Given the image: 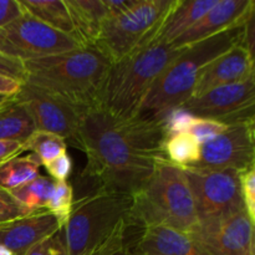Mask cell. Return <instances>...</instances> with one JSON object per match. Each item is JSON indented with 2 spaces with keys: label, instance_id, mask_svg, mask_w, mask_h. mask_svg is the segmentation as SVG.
I'll list each match as a JSON object with an SVG mask.
<instances>
[{
  "label": "cell",
  "instance_id": "6da1fadb",
  "mask_svg": "<svg viewBox=\"0 0 255 255\" xmlns=\"http://www.w3.org/2000/svg\"><path fill=\"white\" fill-rule=\"evenodd\" d=\"M163 128L158 120L119 119L102 107L81 114L80 142L87 163L82 177L107 191L133 196L148 182L164 158Z\"/></svg>",
  "mask_w": 255,
  "mask_h": 255
},
{
  "label": "cell",
  "instance_id": "7a4b0ae2",
  "mask_svg": "<svg viewBox=\"0 0 255 255\" xmlns=\"http://www.w3.org/2000/svg\"><path fill=\"white\" fill-rule=\"evenodd\" d=\"M24 84L85 111L99 106L102 87L111 62L95 46L25 61Z\"/></svg>",
  "mask_w": 255,
  "mask_h": 255
},
{
  "label": "cell",
  "instance_id": "3957f363",
  "mask_svg": "<svg viewBox=\"0 0 255 255\" xmlns=\"http://www.w3.org/2000/svg\"><path fill=\"white\" fill-rule=\"evenodd\" d=\"M243 22L208 39L182 47L181 52L157 77L142 104L138 116L158 120L167 111L181 107L188 101L193 96L204 69L217 57L241 44Z\"/></svg>",
  "mask_w": 255,
  "mask_h": 255
},
{
  "label": "cell",
  "instance_id": "277c9868",
  "mask_svg": "<svg viewBox=\"0 0 255 255\" xmlns=\"http://www.w3.org/2000/svg\"><path fill=\"white\" fill-rule=\"evenodd\" d=\"M127 223L128 228L166 226L193 231L199 221L183 168L167 159L159 161L148 182L132 196Z\"/></svg>",
  "mask_w": 255,
  "mask_h": 255
},
{
  "label": "cell",
  "instance_id": "5b68a950",
  "mask_svg": "<svg viewBox=\"0 0 255 255\" xmlns=\"http://www.w3.org/2000/svg\"><path fill=\"white\" fill-rule=\"evenodd\" d=\"M181 50L153 40L124 59L112 62L99 106L119 119L138 116L157 77Z\"/></svg>",
  "mask_w": 255,
  "mask_h": 255
},
{
  "label": "cell",
  "instance_id": "8992f818",
  "mask_svg": "<svg viewBox=\"0 0 255 255\" xmlns=\"http://www.w3.org/2000/svg\"><path fill=\"white\" fill-rule=\"evenodd\" d=\"M132 196L92 191L76 201L62 228L67 255H95L120 231L128 228Z\"/></svg>",
  "mask_w": 255,
  "mask_h": 255
},
{
  "label": "cell",
  "instance_id": "52a82bcc",
  "mask_svg": "<svg viewBox=\"0 0 255 255\" xmlns=\"http://www.w3.org/2000/svg\"><path fill=\"white\" fill-rule=\"evenodd\" d=\"M176 0H136L131 7L105 20L94 46L116 62L156 39Z\"/></svg>",
  "mask_w": 255,
  "mask_h": 255
},
{
  "label": "cell",
  "instance_id": "ba28073f",
  "mask_svg": "<svg viewBox=\"0 0 255 255\" xmlns=\"http://www.w3.org/2000/svg\"><path fill=\"white\" fill-rule=\"evenodd\" d=\"M196 203L199 222L214 221L247 211L241 186V172L183 168Z\"/></svg>",
  "mask_w": 255,
  "mask_h": 255
},
{
  "label": "cell",
  "instance_id": "9c48e42d",
  "mask_svg": "<svg viewBox=\"0 0 255 255\" xmlns=\"http://www.w3.org/2000/svg\"><path fill=\"white\" fill-rule=\"evenodd\" d=\"M82 46L75 37L47 26L24 10L0 27V52L20 61L42 59Z\"/></svg>",
  "mask_w": 255,
  "mask_h": 255
},
{
  "label": "cell",
  "instance_id": "30bf717a",
  "mask_svg": "<svg viewBox=\"0 0 255 255\" xmlns=\"http://www.w3.org/2000/svg\"><path fill=\"white\" fill-rule=\"evenodd\" d=\"M182 109L194 117L213 120L224 126L249 125L255 119V75L236 84L191 97Z\"/></svg>",
  "mask_w": 255,
  "mask_h": 255
},
{
  "label": "cell",
  "instance_id": "8fae6325",
  "mask_svg": "<svg viewBox=\"0 0 255 255\" xmlns=\"http://www.w3.org/2000/svg\"><path fill=\"white\" fill-rule=\"evenodd\" d=\"M15 100L29 111L37 131L57 134L75 148L81 149L80 122L81 110L31 85L22 84Z\"/></svg>",
  "mask_w": 255,
  "mask_h": 255
},
{
  "label": "cell",
  "instance_id": "7c38bea8",
  "mask_svg": "<svg viewBox=\"0 0 255 255\" xmlns=\"http://www.w3.org/2000/svg\"><path fill=\"white\" fill-rule=\"evenodd\" d=\"M189 233L208 255H255V231L247 211L199 222Z\"/></svg>",
  "mask_w": 255,
  "mask_h": 255
},
{
  "label": "cell",
  "instance_id": "4fadbf2b",
  "mask_svg": "<svg viewBox=\"0 0 255 255\" xmlns=\"http://www.w3.org/2000/svg\"><path fill=\"white\" fill-rule=\"evenodd\" d=\"M255 164V146L249 125L229 126L211 141L201 144V157L194 168L233 169L244 172Z\"/></svg>",
  "mask_w": 255,
  "mask_h": 255
},
{
  "label": "cell",
  "instance_id": "5bb4252c",
  "mask_svg": "<svg viewBox=\"0 0 255 255\" xmlns=\"http://www.w3.org/2000/svg\"><path fill=\"white\" fill-rule=\"evenodd\" d=\"M61 229L59 221L47 209H41L0 224V246L14 255H25L35 244Z\"/></svg>",
  "mask_w": 255,
  "mask_h": 255
},
{
  "label": "cell",
  "instance_id": "9a60e30c",
  "mask_svg": "<svg viewBox=\"0 0 255 255\" xmlns=\"http://www.w3.org/2000/svg\"><path fill=\"white\" fill-rule=\"evenodd\" d=\"M251 2L252 0H217L214 6L191 29L174 40L171 46L182 49L242 24L246 19Z\"/></svg>",
  "mask_w": 255,
  "mask_h": 255
},
{
  "label": "cell",
  "instance_id": "2e32d148",
  "mask_svg": "<svg viewBox=\"0 0 255 255\" xmlns=\"http://www.w3.org/2000/svg\"><path fill=\"white\" fill-rule=\"evenodd\" d=\"M253 62L241 42L204 69L192 97L201 96L217 87L243 81L253 75Z\"/></svg>",
  "mask_w": 255,
  "mask_h": 255
},
{
  "label": "cell",
  "instance_id": "e0dca14e",
  "mask_svg": "<svg viewBox=\"0 0 255 255\" xmlns=\"http://www.w3.org/2000/svg\"><path fill=\"white\" fill-rule=\"evenodd\" d=\"M131 252L142 255H208L189 232L166 226L142 229Z\"/></svg>",
  "mask_w": 255,
  "mask_h": 255
},
{
  "label": "cell",
  "instance_id": "ac0fdd59",
  "mask_svg": "<svg viewBox=\"0 0 255 255\" xmlns=\"http://www.w3.org/2000/svg\"><path fill=\"white\" fill-rule=\"evenodd\" d=\"M74 24V36L82 46H94L109 17L105 0H65Z\"/></svg>",
  "mask_w": 255,
  "mask_h": 255
},
{
  "label": "cell",
  "instance_id": "d6986e66",
  "mask_svg": "<svg viewBox=\"0 0 255 255\" xmlns=\"http://www.w3.org/2000/svg\"><path fill=\"white\" fill-rule=\"evenodd\" d=\"M216 2L217 0H176L154 40L171 45L208 12Z\"/></svg>",
  "mask_w": 255,
  "mask_h": 255
},
{
  "label": "cell",
  "instance_id": "ffe728a7",
  "mask_svg": "<svg viewBox=\"0 0 255 255\" xmlns=\"http://www.w3.org/2000/svg\"><path fill=\"white\" fill-rule=\"evenodd\" d=\"M35 131L36 127L29 111L15 97L0 107V141L24 143Z\"/></svg>",
  "mask_w": 255,
  "mask_h": 255
},
{
  "label": "cell",
  "instance_id": "44dd1931",
  "mask_svg": "<svg viewBox=\"0 0 255 255\" xmlns=\"http://www.w3.org/2000/svg\"><path fill=\"white\" fill-rule=\"evenodd\" d=\"M22 9L52 29L75 37L74 24L65 0H19Z\"/></svg>",
  "mask_w": 255,
  "mask_h": 255
},
{
  "label": "cell",
  "instance_id": "7402d4cb",
  "mask_svg": "<svg viewBox=\"0 0 255 255\" xmlns=\"http://www.w3.org/2000/svg\"><path fill=\"white\" fill-rule=\"evenodd\" d=\"M41 162L34 153L16 156L0 167V189L10 192L40 176Z\"/></svg>",
  "mask_w": 255,
  "mask_h": 255
},
{
  "label": "cell",
  "instance_id": "603a6c76",
  "mask_svg": "<svg viewBox=\"0 0 255 255\" xmlns=\"http://www.w3.org/2000/svg\"><path fill=\"white\" fill-rule=\"evenodd\" d=\"M55 181L50 177L37 176L32 181L7 192L16 203L29 212L41 211L46 208L50 196L54 189Z\"/></svg>",
  "mask_w": 255,
  "mask_h": 255
},
{
  "label": "cell",
  "instance_id": "cb8c5ba5",
  "mask_svg": "<svg viewBox=\"0 0 255 255\" xmlns=\"http://www.w3.org/2000/svg\"><path fill=\"white\" fill-rule=\"evenodd\" d=\"M164 158L181 168L192 167L199 161L201 143L189 133L173 134L164 141Z\"/></svg>",
  "mask_w": 255,
  "mask_h": 255
},
{
  "label": "cell",
  "instance_id": "d4e9b609",
  "mask_svg": "<svg viewBox=\"0 0 255 255\" xmlns=\"http://www.w3.org/2000/svg\"><path fill=\"white\" fill-rule=\"evenodd\" d=\"M25 152L30 151L40 159L44 166L47 162L66 153L67 143L62 137L44 131H35L24 142Z\"/></svg>",
  "mask_w": 255,
  "mask_h": 255
},
{
  "label": "cell",
  "instance_id": "484cf974",
  "mask_svg": "<svg viewBox=\"0 0 255 255\" xmlns=\"http://www.w3.org/2000/svg\"><path fill=\"white\" fill-rule=\"evenodd\" d=\"M74 188L69 181H55L46 208L64 228L74 207Z\"/></svg>",
  "mask_w": 255,
  "mask_h": 255
},
{
  "label": "cell",
  "instance_id": "4316f807",
  "mask_svg": "<svg viewBox=\"0 0 255 255\" xmlns=\"http://www.w3.org/2000/svg\"><path fill=\"white\" fill-rule=\"evenodd\" d=\"M193 120V115L189 114L182 107H176V109L169 110L166 114L162 115L158 121L161 122L164 136L167 138V137L173 136V134L188 132V128Z\"/></svg>",
  "mask_w": 255,
  "mask_h": 255
},
{
  "label": "cell",
  "instance_id": "83f0119b",
  "mask_svg": "<svg viewBox=\"0 0 255 255\" xmlns=\"http://www.w3.org/2000/svg\"><path fill=\"white\" fill-rule=\"evenodd\" d=\"M227 126L219 124V122L213 121V120L202 119V117H194L192 121L191 126H189L188 132L191 136H193L197 141L201 144L206 143V142L211 141L216 136L224 131Z\"/></svg>",
  "mask_w": 255,
  "mask_h": 255
},
{
  "label": "cell",
  "instance_id": "f1b7e54d",
  "mask_svg": "<svg viewBox=\"0 0 255 255\" xmlns=\"http://www.w3.org/2000/svg\"><path fill=\"white\" fill-rule=\"evenodd\" d=\"M25 255H67L64 237H62V229L52 234L49 238L35 244Z\"/></svg>",
  "mask_w": 255,
  "mask_h": 255
},
{
  "label": "cell",
  "instance_id": "f546056e",
  "mask_svg": "<svg viewBox=\"0 0 255 255\" xmlns=\"http://www.w3.org/2000/svg\"><path fill=\"white\" fill-rule=\"evenodd\" d=\"M30 213H32V212L22 208L19 203H16L11 198V196L6 191L0 189V224L21 218V217L27 216Z\"/></svg>",
  "mask_w": 255,
  "mask_h": 255
},
{
  "label": "cell",
  "instance_id": "4dcf8cb0",
  "mask_svg": "<svg viewBox=\"0 0 255 255\" xmlns=\"http://www.w3.org/2000/svg\"><path fill=\"white\" fill-rule=\"evenodd\" d=\"M242 45L248 52L253 67L255 66V0H252L247 16L243 22V37ZM254 71V70H253Z\"/></svg>",
  "mask_w": 255,
  "mask_h": 255
},
{
  "label": "cell",
  "instance_id": "1f68e13d",
  "mask_svg": "<svg viewBox=\"0 0 255 255\" xmlns=\"http://www.w3.org/2000/svg\"><path fill=\"white\" fill-rule=\"evenodd\" d=\"M45 169L54 181H67L72 172V159L69 153H64L57 158L44 164Z\"/></svg>",
  "mask_w": 255,
  "mask_h": 255
},
{
  "label": "cell",
  "instance_id": "d6a6232c",
  "mask_svg": "<svg viewBox=\"0 0 255 255\" xmlns=\"http://www.w3.org/2000/svg\"><path fill=\"white\" fill-rule=\"evenodd\" d=\"M0 75L12 77L24 82L25 80V65L20 60L12 59L0 52Z\"/></svg>",
  "mask_w": 255,
  "mask_h": 255
},
{
  "label": "cell",
  "instance_id": "836d02e7",
  "mask_svg": "<svg viewBox=\"0 0 255 255\" xmlns=\"http://www.w3.org/2000/svg\"><path fill=\"white\" fill-rule=\"evenodd\" d=\"M241 186L247 209L255 206V164L241 173Z\"/></svg>",
  "mask_w": 255,
  "mask_h": 255
},
{
  "label": "cell",
  "instance_id": "e575fe53",
  "mask_svg": "<svg viewBox=\"0 0 255 255\" xmlns=\"http://www.w3.org/2000/svg\"><path fill=\"white\" fill-rule=\"evenodd\" d=\"M24 12L19 0H0V27L10 24Z\"/></svg>",
  "mask_w": 255,
  "mask_h": 255
},
{
  "label": "cell",
  "instance_id": "d590c367",
  "mask_svg": "<svg viewBox=\"0 0 255 255\" xmlns=\"http://www.w3.org/2000/svg\"><path fill=\"white\" fill-rule=\"evenodd\" d=\"M126 231H122L97 255H131V249L126 243Z\"/></svg>",
  "mask_w": 255,
  "mask_h": 255
},
{
  "label": "cell",
  "instance_id": "8d00e7d4",
  "mask_svg": "<svg viewBox=\"0 0 255 255\" xmlns=\"http://www.w3.org/2000/svg\"><path fill=\"white\" fill-rule=\"evenodd\" d=\"M24 143L15 141H0V167L14 157L24 153Z\"/></svg>",
  "mask_w": 255,
  "mask_h": 255
},
{
  "label": "cell",
  "instance_id": "74e56055",
  "mask_svg": "<svg viewBox=\"0 0 255 255\" xmlns=\"http://www.w3.org/2000/svg\"><path fill=\"white\" fill-rule=\"evenodd\" d=\"M22 84L24 82L19 81V80L0 75V95L7 97L16 96L19 94L20 89H21Z\"/></svg>",
  "mask_w": 255,
  "mask_h": 255
},
{
  "label": "cell",
  "instance_id": "f35d334b",
  "mask_svg": "<svg viewBox=\"0 0 255 255\" xmlns=\"http://www.w3.org/2000/svg\"><path fill=\"white\" fill-rule=\"evenodd\" d=\"M247 212H248L249 218H251L252 224H253L254 231H255V206H254V207H252V208H248V209H247Z\"/></svg>",
  "mask_w": 255,
  "mask_h": 255
},
{
  "label": "cell",
  "instance_id": "ab89813d",
  "mask_svg": "<svg viewBox=\"0 0 255 255\" xmlns=\"http://www.w3.org/2000/svg\"><path fill=\"white\" fill-rule=\"evenodd\" d=\"M249 129H251V134H252V139L254 142V146H255V119L253 121L249 124Z\"/></svg>",
  "mask_w": 255,
  "mask_h": 255
},
{
  "label": "cell",
  "instance_id": "60d3db41",
  "mask_svg": "<svg viewBox=\"0 0 255 255\" xmlns=\"http://www.w3.org/2000/svg\"><path fill=\"white\" fill-rule=\"evenodd\" d=\"M12 97H7V96H1V95H0V107L1 106H4L5 104H7V102L10 101V100H11Z\"/></svg>",
  "mask_w": 255,
  "mask_h": 255
},
{
  "label": "cell",
  "instance_id": "b9f144b4",
  "mask_svg": "<svg viewBox=\"0 0 255 255\" xmlns=\"http://www.w3.org/2000/svg\"><path fill=\"white\" fill-rule=\"evenodd\" d=\"M0 255H14V254H12L11 252H10L7 248H5V247L0 246Z\"/></svg>",
  "mask_w": 255,
  "mask_h": 255
},
{
  "label": "cell",
  "instance_id": "7bdbcfd3",
  "mask_svg": "<svg viewBox=\"0 0 255 255\" xmlns=\"http://www.w3.org/2000/svg\"><path fill=\"white\" fill-rule=\"evenodd\" d=\"M131 255H142V254H138V253H133V252H131Z\"/></svg>",
  "mask_w": 255,
  "mask_h": 255
},
{
  "label": "cell",
  "instance_id": "ee69618b",
  "mask_svg": "<svg viewBox=\"0 0 255 255\" xmlns=\"http://www.w3.org/2000/svg\"><path fill=\"white\" fill-rule=\"evenodd\" d=\"M253 72H254V75H255V66H254V71Z\"/></svg>",
  "mask_w": 255,
  "mask_h": 255
}]
</instances>
